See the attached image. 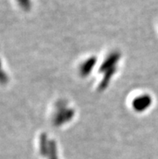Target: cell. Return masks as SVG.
Wrapping results in <instances>:
<instances>
[{"instance_id":"obj_1","label":"cell","mask_w":158,"mask_h":159,"mask_svg":"<svg viewBox=\"0 0 158 159\" xmlns=\"http://www.w3.org/2000/svg\"><path fill=\"white\" fill-rule=\"evenodd\" d=\"M18 2H20V5L24 8H28L29 7V5H30L29 0H18Z\"/></svg>"}]
</instances>
